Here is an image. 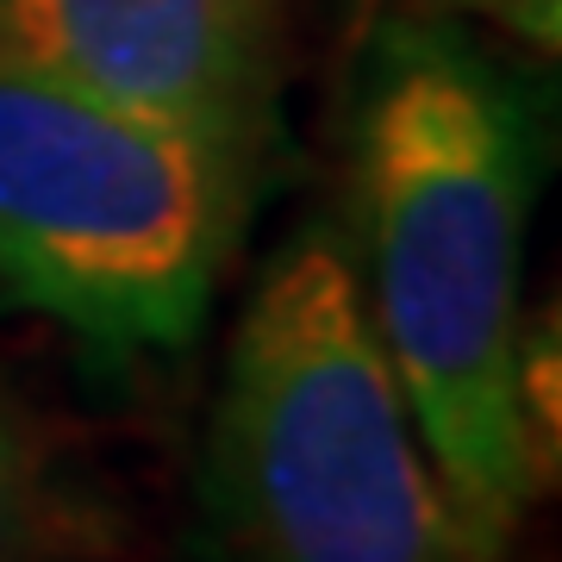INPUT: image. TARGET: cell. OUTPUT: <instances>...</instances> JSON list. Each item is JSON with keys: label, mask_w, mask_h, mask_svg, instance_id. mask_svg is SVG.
<instances>
[{"label": "cell", "mask_w": 562, "mask_h": 562, "mask_svg": "<svg viewBox=\"0 0 562 562\" xmlns=\"http://www.w3.org/2000/svg\"><path fill=\"white\" fill-rule=\"evenodd\" d=\"M538 201L525 88L469 38L387 25L357 101V294L475 562H506L543 487L519 401Z\"/></svg>", "instance_id": "obj_1"}, {"label": "cell", "mask_w": 562, "mask_h": 562, "mask_svg": "<svg viewBox=\"0 0 562 562\" xmlns=\"http://www.w3.org/2000/svg\"><path fill=\"white\" fill-rule=\"evenodd\" d=\"M206 513L232 562H475L331 232L288 244L244 306Z\"/></svg>", "instance_id": "obj_2"}, {"label": "cell", "mask_w": 562, "mask_h": 562, "mask_svg": "<svg viewBox=\"0 0 562 562\" xmlns=\"http://www.w3.org/2000/svg\"><path fill=\"white\" fill-rule=\"evenodd\" d=\"M250 157L0 50V288L81 344L181 350L244 232Z\"/></svg>", "instance_id": "obj_3"}, {"label": "cell", "mask_w": 562, "mask_h": 562, "mask_svg": "<svg viewBox=\"0 0 562 562\" xmlns=\"http://www.w3.org/2000/svg\"><path fill=\"white\" fill-rule=\"evenodd\" d=\"M288 0H0V50L257 157Z\"/></svg>", "instance_id": "obj_4"}, {"label": "cell", "mask_w": 562, "mask_h": 562, "mask_svg": "<svg viewBox=\"0 0 562 562\" xmlns=\"http://www.w3.org/2000/svg\"><path fill=\"white\" fill-rule=\"evenodd\" d=\"M88 525L57 494L32 425L0 394V562H81Z\"/></svg>", "instance_id": "obj_5"}, {"label": "cell", "mask_w": 562, "mask_h": 562, "mask_svg": "<svg viewBox=\"0 0 562 562\" xmlns=\"http://www.w3.org/2000/svg\"><path fill=\"white\" fill-rule=\"evenodd\" d=\"M457 7H506V13H519V7H531V0H457ZM543 7H557V0H543Z\"/></svg>", "instance_id": "obj_6"}, {"label": "cell", "mask_w": 562, "mask_h": 562, "mask_svg": "<svg viewBox=\"0 0 562 562\" xmlns=\"http://www.w3.org/2000/svg\"><path fill=\"white\" fill-rule=\"evenodd\" d=\"M81 562H88V557H81Z\"/></svg>", "instance_id": "obj_7"}]
</instances>
